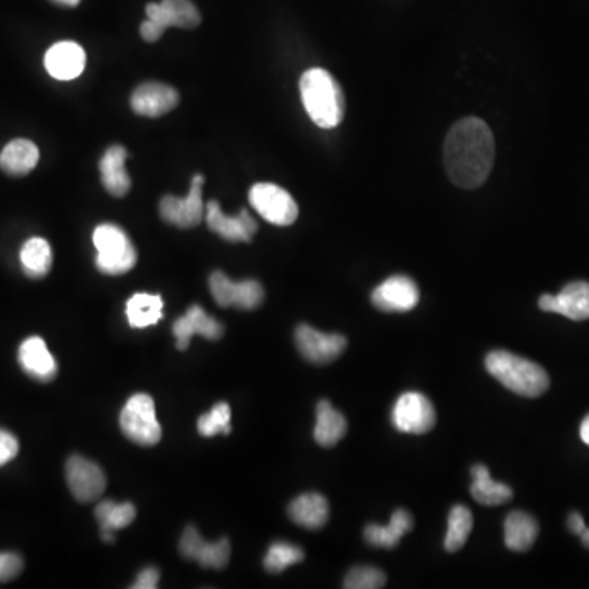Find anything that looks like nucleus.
Wrapping results in <instances>:
<instances>
[{
    "instance_id": "nucleus-1",
    "label": "nucleus",
    "mask_w": 589,
    "mask_h": 589,
    "mask_svg": "<svg viewBox=\"0 0 589 589\" xmlns=\"http://www.w3.org/2000/svg\"><path fill=\"white\" fill-rule=\"evenodd\" d=\"M495 138L483 120L467 117L450 128L444 144V164L457 187H482L495 164Z\"/></svg>"
},
{
    "instance_id": "nucleus-2",
    "label": "nucleus",
    "mask_w": 589,
    "mask_h": 589,
    "mask_svg": "<svg viewBox=\"0 0 589 589\" xmlns=\"http://www.w3.org/2000/svg\"><path fill=\"white\" fill-rule=\"evenodd\" d=\"M305 110L315 125L331 130L344 118V95L338 82L326 69L311 68L300 79Z\"/></svg>"
},
{
    "instance_id": "nucleus-3",
    "label": "nucleus",
    "mask_w": 589,
    "mask_h": 589,
    "mask_svg": "<svg viewBox=\"0 0 589 589\" xmlns=\"http://www.w3.org/2000/svg\"><path fill=\"white\" fill-rule=\"evenodd\" d=\"M485 365L501 385L516 395L537 398L549 390L550 378L547 372L536 362L516 356L513 352H490Z\"/></svg>"
},
{
    "instance_id": "nucleus-4",
    "label": "nucleus",
    "mask_w": 589,
    "mask_h": 589,
    "mask_svg": "<svg viewBox=\"0 0 589 589\" xmlns=\"http://www.w3.org/2000/svg\"><path fill=\"white\" fill-rule=\"evenodd\" d=\"M97 249V269L105 275H123L130 272L138 261L135 246L128 234L117 225H100L94 231Z\"/></svg>"
},
{
    "instance_id": "nucleus-5",
    "label": "nucleus",
    "mask_w": 589,
    "mask_h": 589,
    "mask_svg": "<svg viewBox=\"0 0 589 589\" xmlns=\"http://www.w3.org/2000/svg\"><path fill=\"white\" fill-rule=\"evenodd\" d=\"M120 428L126 439L138 446H156L161 441L162 429L156 418L153 398L144 393L131 396L120 414Z\"/></svg>"
},
{
    "instance_id": "nucleus-6",
    "label": "nucleus",
    "mask_w": 589,
    "mask_h": 589,
    "mask_svg": "<svg viewBox=\"0 0 589 589\" xmlns=\"http://www.w3.org/2000/svg\"><path fill=\"white\" fill-rule=\"evenodd\" d=\"M249 202L252 208L272 225H292L298 218L297 203L292 195L279 185L267 182L252 185V189L249 190Z\"/></svg>"
},
{
    "instance_id": "nucleus-7",
    "label": "nucleus",
    "mask_w": 589,
    "mask_h": 589,
    "mask_svg": "<svg viewBox=\"0 0 589 589\" xmlns=\"http://www.w3.org/2000/svg\"><path fill=\"white\" fill-rule=\"evenodd\" d=\"M203 182L205 179L202 174H195L187 197L166 195L162 198L159 203L162 220L167 221L169 225L177 226L180 230H190L200 225L205 216V203L202 197Z\"/></svg>"
},
{
    "instance_id": "nucleus-8",
    "label": "nucleus",
    "mask_w": 589,
    "mask_h": 589,
    "mask_svg": "<svg viewBox=\"0 0 589 589\" xmlns=\"http://www.w3.org/2000/svg\"><path fill=\"white\" fill-rule=\"evenodd\" d=\"M210 290L215 302L221 308H239V310H256L264 303V288L257 280L233 282L223 272H213L210 277Z\"/></svg>"
},
{
    "instance_id": "nucleus-9",
    "label": "nucleus",
    "mask_w": 589,
    "mask_h": 589,
    "mask_svg": "<svg viewBox=\"0 0 589 589\" xmlns=\"http://www.w3.org/2000/svg\"><path fill=\"white\" fill-rule=\"evenodd\" d=\"M393 426L406 434H426L436 424V410L423 393L408 392L396 400L392 413Z\"/></svg>"
},
{
    "instance_id": "nucleus-10",
    "label": "nucleus",
    "mask_w": 589,
    "mask_h": 589,
    "mask_svg": "<svg viewBox=\"0 0 589 589\" xmlns=\"http://www.w3.org/2000/svg\"><path fill=\"white\" fill-rule=\"evenodd\" d=\"M298 351L311 364H331L344 354L347 339L338 333H321L308 324H300L295 331Z\"/></svg>"
},
{
    "instance_id": "nucleus-11",
    "label": "nucleus",
    "mask_w": 589,
    "mask_h": 589,
    "mask_svg": "<svg viewBox=\"0 0 589 589\" xmlns=\"http://www.w3.org/2000/svg\"><path fill=\"white\" fill-rule=\"evenodd\" d=\"M179 552L187 560H194L202 568L223 570L231 557L230 540L207 542L200 536L197 527L189 526L180 537Z\"/></svg>"
},
{
    "instance_id": "nucleus-12",
    "label": "nucleus",
    "mask_w": 589,
    "mask_h": 589,
    "mask_svg": "<svg viewBox=\"0 0 589 589\" xmlns=\"http://www.w3.org/2000/svg\"><path fill=\"white\" fill-rule=\"evenodd\" d=\"M66 480L72 496L81 503L99 500L107 488V478L102 468L81 455H72L68 460Z\"/></svg>"
},
{
    "instance_id": "nucleus-13",
    "label": "nucleus",
    "mask_w": 589,
    "mask_h": 589,
    "mask_svg": "<svg viewBox=\"0 0 589 589\" xmlns=\"http://www.w3.org/2000/svg\"><path fill=\"white\" fill-rule=\"evenodd\" d=\"M372 303L380 311L406 313L419 303L418 285L406 275H393L375 288Z\"/></svg>"
},
{
    "instance_id": "nucleus-14",
    "label": "nucleus",
    "mask_w": 589,
    "mask_h": 589,
    "mask_svg": "<svg viewBox=\"0 0 589 589\" xmlns=\"http://www.w3.org/2000/svg\"><path fill=\"white\" fill-rule=\"evenodd\" d=\"M205 220L213 233L230 243H251L257 231L256 220L249 215L248 210H241L236 216H226L215 200L205 205Z\"/></svg>"
},
{
    "instance_id": "nucleus-15",
    "label": "nucleus",
    "mask_w": 589,
    "mask_h": 589,
    "mask_svg": "<svg viewBox=\"0 0 589 589\" xmlns=\"http://www.w3.org/2000/svg\"><path fill=\"white\" fill-rule=\"evenodd\" d=\"M540 310L558 313L568 320H589V284L578 280L563 287L558 295L545 293L539 300Z\"/></svg>"
},
{
    "instance_id": "nucleus-16",
    "label": "nucleus",
    "mask_w": 589,
    "mask_h": 589,
    "mask_svg": "<svg viewBox=\"0 0 589 589\" xmlns=\"http://www.w3.org/2000/svg\"><path fill=\"white\" fill-rule=\"evenodd\" d=\"M172 333L176 336L177 349L187 351L190 339L194 336H203L208 341H218L223 338L225 328L220 321L207 315L202 306L192 305L187 313L174 323Z\"/></svg>"
},
{
    "instance_id": "nucleus-17",
    "label": "nucleus",
    "mask_w": 589,
    "mask_h": 589,
    "mask_svg": "<svg viewBox=\"0 0 589 589\" xmlns=\"http://www.w3.org/2000/svg\"><path fill=\"white\" fill-rule=\"evenodd\" d=\"M18 364L36 382L48 383L58 375V364L46 342L38 336L25 339L18 349Z\"/></svg>"
},
{
    "instance_id": "nucleus-18",
    "label": "nucleus",
    "mask_w": 589,
    "mask_h": 589,
    "mask_svg": "<svg viewBox=\"0 0 589 589\" xmlns=\"http://www.w3.org/2000/svg\"><path fill=\"white\" fill-rule=\"evenodd\" d=\"M179 104V94L161 82H146L131 95V107L141 117H162Z\"/></svg>"
},
{
    "instance_id": "nucleus-19",
    "label": "nucleus",
    "mask_w": 589,
    "mask_h": 589,
    "mask_svg": "<svg viewBox=\"0 0 589 589\" xmlns=\"http://www.w3.org/2000/svg\"><path fill=\"white\" fill-rule=\"evenodd\" d=\"M45 68L58 81H72L86 68V53L74 41H59L46 53Z\"/></svg>"
},
{
    "instance_id": "nucleus-20",
    "label": "nucleus",
    "mask_w": 589,
    "mask_h": 589,
    "mask_svg": "<svg viewBox=\"0 0 589 589\" xmlns=\"http://www.w3.org/2000/svg\"><path fill=\"white\" fill-rule=\"evenodd\" d=\"M128 151L120 144L110 146L100 159V177L108 194L125 197L131 189V179L126 172L125 162Z\"/></svg>"
},
{
    "instance_id": "nucleus-21",
    "label": "nucleus",
    "mask_w": 589,
    "mask_h": 589,
    "mask_svg": "<svg viewBox=\"0 0 589 589\" xmlns=\"http://www.w3.org/2000/svg\"><path fill=\"white\" fill-rule=\"evenodd\" d=\"M288 518L308 531H320L329 519V503L320 493H305L290 503Z\"/></svg>"
},
{
    "instance_id": "nucleus-22",
    "label": "nucleus",
    "mask_w": 589,
    "mask_h": 589,
    "mask_svg": "<svg viewBox=\"0 0 589 589\" xmlns=\"http://www.w3.org/2000/svg\"><path fill=\"white\" fill-rule=\"evenodd\" d=\"M40 161V151L32 141L18 140L10 141L2 153H0V167L7 176H27L35 169Z\"/></svg>"
},
{
    "instance_id": "nucleus-23",
    "label": "nucleus",
    "mask_w": 589,
    "mask_h": 589,
    "mask_svg": "<svg viewBox=\"0 0 589 589\" xmlns=\"http://www.w3.org/2000/svg\"><path fill=\"white\" fill-rule=\"evenodd\" d=\"M413 529V518L405 509H398L392 514L387 526L370 524L365 527L364 537L370 545L378 549H395L400 540Z\"/></svg>"
},
{
    "instance_id": "nucleus-24",
    "label": "nucleus",
    "mask_w": 589,
    "mask_h": 589,
    "mask_svg": "<svg viewBox=\"0 0 589 589\" xmlns=\"http://www.w3.org/2000/svg\"><path fill=\"white\" fill-rule=\"evenodd\" d=\"M539 522L531 514L514 511L504 521V544L513 552H527L536 544Z\"/></svg>"
},
{
    "instance_id": "nucleus-25",
    "label": "nucleus",
    "mask_w": 589,
    "mask_h": 589,
    "mask_svg": "<svg viewBox=\"0 0 589 589\" xmlns=\"http://www.w3.org/2000/svg\"><path fill=\"white\" fill-rule=\"evenodd\" d=\"M95 518L99 522L100 536L104 542H113L115 534L113 532L125 529L135 521L136 508L131 503L118 504L115 501H102L95 509Z\"/></svg>"
},
{
    "instance_id": "nucleus-26",
    "label": "nucleus",
    "mask_w": 589,
    "mask_h": 589,
    "mask_svg": "<svg viewBox=\"0 0 589 589\" xmlns=\"http://www.w3.org/2000/svg\"><path fill=\"white\" fill-rule=\"evenodd\" d=\"M347 421L342 413L334 410L328 400H321L316 406L315 441L321 447H334L346 436Z\"/></svg>"
},
{
    "instance_id": "nucleus-27",
    "label": "nucleus",
    "mask_w": 589,
    "mask_h": 589,
    "mask_svg": "<svg viewBox=\"0 0 589 589\" xmlns=\"http://www.w3.org/2000/svg\"><path fill=\"white\" fill-rule=\"evenodd\" d=\"M472 477L473 483L470 490L477 503L483 506H500L513 500V490L504 483L495 482L485 465H473Z\"/></svg>"
},
{
    "instance_id": "nucleus-28",
    "label": "nucleus",
    "mask_w": 589,
    "mask_h": 589,
    "mask_svg": "<svg viewBox=\"0 0 589 589\" xmlns=\"http://www.w3.org/2000/svg\"><path fill=\"white\" fill-rule=\"evenodd\" d=\"M20 262H22L23 274L30 279H43L50 274L53 266V251L46 239L30 238L23 244L20 251Z\"/></svg>"
},
{
    "instance_id": "nucleus-29",
    "label": "nucleus",
    "mask_w": 589,
    "mask_h": 589,
    "mask_svg": "<svg viewBox=\"0 0 589 589\" xmlns=\"http://www.w3.org/2000/svg\"><path fill=\"white\" fill-rule=\"evenodd\" d=\"M162 308L164 303L159 295L135 293L126 303V318L131 328H149L161 321Z\"/></svg>"
},
{
    "instance_id": "nucleus-30",
    "label": "nucleus",
    "mask_w": 589,
    "mask_h": 589,
    "mask_svg": "<svg viewBox=\"0 0 589 589\" xmlns=\"http://www.w3.org/2000/svg\"><path fill=\"white\" fill-rule=\"evenodd\" d=\"M472 529V511L464 504H455L454 508L450 509L446 540H444V547H446L447 552H450V554L459 552L464 547L470 534H472Z\"/></svg>"
},
{
    "instance_id": "nucleus-31",
    "label": "nucleus",
    "mask_w": 589,
    "mask_h": 589,
    "mask_svg": "<svg viewBox=\"0 0 589 589\" xmlns=\"http://www.w3.org/2000/svg\"><path fill=\"white\" fill-rule=\"evenodd\" d=\"M161 7L167 28L190 30V28L198 27L202 22V15L190 0H162Z\"/></svg>"
},
{
    "instance_id": "nucleus-32",
    "label": "nucleus",
    "mask_w": 589,
    "mask_h": 589,
    "mask_svg": "<svg viewBox=\"0 0 589 589\" xmlns=\"http://www.w3.org/2000/svg\"><path fill=\"white\" fill-rule=\"evenodd\" d=\"M303 560H305V552L297 545L290 542H274L267 550L264 568L269 573H282L288 567L302 563Z\"/></svg>"
},
{
    "instance_id": "nucleus-33",
    "label": "nucleus",
    "mask_w": 589,
    "mask_h": 589,
    "mask_svg": "<svg viewBox=\"0 0 589 589\" xmlns=\"http://www.w3.org/2000/svg\"><path fill=\"white\" fill-rule=\"evenodd\" d=\"M198 434L203 437L218 436V434H230L231 432V408L228 403H218L212 411L203 414L197 423Z\"/></svg>"
},
{
    "instance_id": "nucleus-34",
    "label": "nucleus",
    "mask_w": 589,
    "mask_h": 589,
    "mask_svg": "<svg viewBox=\"0 0 589 589\" xmlns=\"http://www.w3.org/2000/svg\"><path fill=\"white\" fill-rule=\"evenodd\" d=\"M387 583V576L375 567H356L347 573L344 580L346 589H380Z\"/></svg>"
},
{
    "instance_id": "nucleus-35",
    "label": "nucleus",
    "mask_w": 589,
    "mask_h": 589,
    "mask_svg": "<svg viewBox=\"0 0 589 589\" xmlns=\"http://www.w3.org/2000/svg\"><path fill=\"white\" fill-rule=\"evenodd\" d=\"M23 570L22 557L14 552H0V583L14 580Z\"/></svg>"
},
{
    "instance_id": "nucleus-36",
    "label": "nucleus",
    "mask_w": 589,
    "mask_h": 589,
    "mask_svg": "<svg viewBox=\"0 0 589 589\" xmlns=\"http://www.w3.org/2000/svg\"><path fill=\"white\" fill-rule=\"evenodd\" d=\"M18 449L17 437L12 432L0 429V467L12 462L17 457Z\"/></svg>"
},
{
    "instance_id": "nucleus-37",
    "label": "nucleus",
    "mask_w": 589,
    "mask_h": 589,
    "mask_svg": "<svg viewBox=\"0 0 589 589\" xmlns=\"http://www.w3.org/2000/svg\"><path fill=\"white\" fill-rule=\"evenodd\" d=\"M159 586L158 568L148 567L141 570L140 575L136 576V581L131 588L133 589H154Z\"/></svg>"
},
{
    "instance_id": "nucleus-38",
    "label": "nucleus",
    "mask_w": 589,
    "mask_h": 589,
    "mask_svg": "<svg viewBox=\"0 0 589 589\" xmlns=\"http://www.w3.org/2000/svg\"><path fill=\"white\" fill-rule=\"evenodd\" d=\"M164 32H166V28L161 27L159 23L153 22V20H149V18L146 22L141 23V36H143L144 40L148 41V43L158 41Z\"/></svg>"
},
{
    "instance_id": "nucleus-39",
    "label": "nucleus",
    "mask_w": 589,
    "mask_h": 589,
    "mask_svg": "<svg viewBox=\"0 0 589 589\" xmlns=\"http://www.w3.org/2000/svg\"><path fill=\"white\" fill-rule=\"evenodd\" d=\"M568 527H570V531L576 536H581L583 532H585V519L581 516L580 513H572L568 516Z\"/></svg>"
},
{
    "instance_id": "nucleus-40",
    "label": "nucleus",
    "mask_w": 589,
    "mask_h": 589,
    "mask_svg": "<svg viewBox=\"0 0 589 589\" xmlns=\"http://www.w3.org/2000/svg\"><path fill=\"white\" fill-rule=\"evenodd\" d=\"M580 436L583 442L589 446V414L586 416L585 421L581 423Z\"/></svg>"
},
{
    "instance_id": "nucleus-41",
    "label": "nucleus",
    "mask_w": 589,
    "mask_h": 589,
    "mask_svg": "<svg viewBox=\"0 0 589 589\" xmlns=\"http://www.w3.org/2000/svg\"><path fill=\"white\" fill-rule=\"evenodd\" d=\"M53 4L61 5V7H77L81 4V0H51Z\"/></svg>"
},
{
    "instance_id": "nucleus-42",
    "label": "nucleus",
    "mask_w": 589,
    "mask_h": 589,
    "mask_svg": "<svg viewBox=\"0 0 589 589\" xmlns=\"http://www.w3.org/2000/svg\"><path fill=\"white\" fill-rule=\"evenodd\" d=\"M581 542H583V545H585V547H588L589 549V529H585V532H583V534H581Z\"/></svg>"
}]
</instances>
